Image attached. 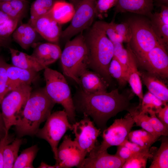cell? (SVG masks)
Listing matches in <instances>:
<instances>
[{
    "label": "cell",
    "instance_id": "obj_26",
    "mask_svg": "<svg viewBox=\"0 0 168 168\" xmlns=\"http://www.w3.org/2000/svg\"><path fill=\"white\" fill-rule=\"evenodd\" d=\"M22 142L21 138L17 137L5 147L3 153V168H13Z\"/></svg>",
    "mask_w": 168,
    "mask_h": 168
},
{
    "label": "cell",
    "instance_id": "obj_10",
    "mask_svg": "<svg viewBox=\"0 0 168 168\" xmlns=\"http://www.w3.org/2000/svg\"><path fill=\"white\" fill-rule=\"evenodd\" d=\"M96 6L94 0H81L75 8L70 24L61 33V36L69 39L89 27L96 13Z\"/></svg>",
    "mask_w": 168,
    "mask_h": 168
},
{
    "label": "cell",
    "instance_id": "obj_17",
    "mask_svg": "<svg viewBox=\"0 0 168 168\" xmlns=\"http://www.w3.org/2000/svg\"><path fill=\"white\" fill-rule=\"evenodd\" d=\"M79 79V87L85 92L95 93L107 91L109 84L93 71L86 70L80 74Z\"/></svg>",
    "mask_w": 168,
    "mask_h": 168
},
{
    "label": "cell",
    "instance_id": "obj_15",
    "mask_svg": "<svg viewBox=\"0 0 168 168\" xmlns=\"http://www.w3.org/2000/svg\"><path fill=\"white\" fill-rule=\"evenodd\" d=\"M44 39L51 43L57 42L61 36L59 24L48 13L28 22Z\"/></svg>",
    "mask_w": 168,
    "mask_h": 168
},
{
    "label": "cell",
    "instance_id": "obj_16",
    "mask_svg": "<svg viewBox=\"0 0 168 168\" xmlns=\"http://www.w3.org/2000/svg\"><path fill=\"white\" fill-rule=\"evenodd\" d=\"M6 72L9 92L22 85H30L36 79L37 72L8 64Z\"/></svg>",
    "mask_w": 168,
    "mask_h": 168
},
{
    "label": "cell",
    "instance_id": "obj_55",
    "mask_svg": "<svg viewBox=\"0 0 168 168\" xmlns=\"http://www.w3.org/2000/svg\"><path fill=\"white\" fill-rule=\"evenodd\" d=\"M4 138V137H3ZM3 138H1V137H0V140Z\"/></svg>",
    "mask_w": 168,
    "mask_h": 168
},
{
    "label": "cell",
    "instance_id": "obj_39",
    "mask_svg": "<svg viewBox=\"0 0 168 168\" xmlns=\"http://www.w3.org/2000/svg\"><path fill=\"white\" fill-rule=\"evenodd\" d=\"M109 39L113 43L124 42L123 38L118 34L113 25L112 21L110 23L99 21Z\"/></svg>",
    "mask_w": 168,
    "mask_h": 168
},
{
    "label": "cell",
    "instance_id": "obj_18",
    "mask_svg": "<svg viewBox=\"0 0 168 168\" xmlns=\"http://www.w3.org/2000/svg\"><path fill=\"white\" fill-rule=\"evenodd\" d=\"M115 14L130 12L150 17L153 9V0H116Z\"/></svg>",
    "mask_w": 168,
    "mask_h": 168
},
{
    "label": "cell",
    "instance_id": "obj_38",
    "mask_svg": "<svg viewBox=\"0 0 168 168\" xmlns=\"http://www.w3.org/2000/svg\"><path fill=\"white\" fill-rule=\"evenodd\" d=\"M20 20L17 18L10 17L0 24V37L7 39L16 29Z\"/></svg>",
    "mask_w": 168,
    "mask_h": 168
},
{
    "label": "cell",
    "instance_id": "obj_24",
    "mask_svg": "<svg viewBox=\"0 0 168 168\" xmlns=\"http://www.w3.org/2000/svg\"><path fill=\"white\" fill-rule=\"evenodd\" d=\"M142 81L149 91L163 102L168 101V89L159 77L148 72L141 73Z\"/></svg>",
    "mask_w": 168,
    "mask_h": 168
},
{
    "label": "cell",
    "instance_id": "obj_20",
    "mask_svg": "<svg viewBox=\"0 0 168 168\" xmlns=\"http://www.w3.org/2000/svg\"><path fill=\"white\" fill-rule=\"evenodd\" d=\"M62 51L59 46L51 43L39 44L31 55L46 67L60 58Z\"/></svg>",
    "mask_w": 168,
    "mask_h": 168
},
{
    "label": "cell",
    "instance_id": "obj_2",
    "mask_svg": "<svg viewBox=\"0 0 168 168\" xmlns=\"http://www.w3.org/2000/svg\"><path fill=\"white\" fill-rule=\"evenodd\" d=\"M55 104L47 94L44 87L32 91L20 120L14 126L17 137L35 135L40 124L51 114Z\"/></svg>",
    "mask_w": 168,
    "mask_h": 168
},
{
    "label": "cell",
    "instance_id": "obj_46",
    "mask_svg": "<svg viewBox=\"0 0 168 168\" xmlns=\"http://www.w3.org/2000/svg\"><path fill=\"white\" fill-rule=\"evenodd\" d=\"M0 10L10 17L21 19L18 17L8 1L0 2Z\"/></svg>",
    "mask_w": 168,
    "mask_h": 168
},
{
    "label": "cell",
    "instance_id": "obj_44",
    "mask_svg": "<svg viewBox=\"0 0 168 168\" xmlns=\"http://www.w3.org/2000/svg\"><path fill=\"white\" fill-rule=\"evenodd\" d=\"M138 154L139 153L134 152L125 146L121 145L118 146L117 152L115 154L125 161Z\"/></svg>",
    "mask_w": 168,
    "mask_h": 168
},
{
    "label": "cell",
    "instance_id": "obj_9",
    "mask_svg": "<svg viewBox=\"0 0 168 168\" xmlns=\"http://www.w3.org/2000/svg\"><path fill=\"white\" fill-rule=\"evenodd\" d=\"M134 124L129 113L124 118L115 119L111 125L103 131L102 141L100 145H96L92 151L101 152L111 146L121 145L128 139L129 133Z\"/></svg>",
    "mask_w": 168,
    "mask_h": 168
},
{
    "label": "cell",
    "instance_id": "obj_52",
    "mask_svg": "<svg viewBox=\"0 0 168 168\" xmlns=\"http://www.w3.org/2000/svg\"><path fill=\"white\" fill-rule=\"evenodd\" d=\"M75 8L81 0H69Z\"/></svg>",
    "mask_w": 168,
    "mask_h": 168
},
{
    "label": "cell",
    "instance_id": "obj_13",
    "mask_svg": "<svg viewBox=\"0 0 168 168\" xmlns=\"http://www.w3.org/2000/svg\"><path fill=\"white\" fill-rule=\"evenodd\" d=\"M86 155L83 152L70 136L65 135L58 148L56 168H77L82 163Z\"/></svg>",
    "mask_w": 168,
    "mask_h": 168
},
{
    "label": "cell",
    "instance_id": "obj_41",
    "mask_svg": "<svg viewBox=\"0 0 168 168\" xmlns=\"http://www.w3.org/2000/svg\"><path fill=\"white\" fill-rule=\"evenodd\" d=\"M17 16L21 19L23 17L27 10L28 2L26 0L8 1Z\"/></svg>",
    "mask_w": 168,
    "mask_h": 168
},
{
    "label": "cell",
    "instance_id": "obj_36",
    "mask_svg": "<svg viewBox=\"0 0 168 168\" xmlns=\"http://www.w3.org/2000/svg\"><path fill=\"white\" fill-rule=\"evenodd\" d=\"M150 115V122L155 132L160 136H167L168 127L166 126L157 117L155 111L152 110L147 111Z\"/></svg>",
    "mask_w": 168,
    "mask_h": 168
},
{
    "label": "cell",
    "instance_id": "obj_25",
    "mask_svg": "<svg viewBox=\"0 0 168 168\" xmlns=\"http://www.w3.org/2000/svg\"><path fill=\"white\" fill-rule=\"evenodd\" d=\"M75 11L74 6L63 1H55L48 13L59 24L71 20Z\"/></svg>",
    "mask_w": 168,
    "mask_h": 168
},
{
    "label": "cell",
    "instance_id": "obj_56",
    "mask_svg": "<svg viewBox=\"0 0 168 168\" xmlns=\"http://www.w3.org/2000/svg\"></svg>",
    "mask_w": 168,
    "mask_h": 168
},
{
    "label": "cell",
    "instance_id": "obj_11",
    "mask_svg": "<svg viewBox=\"0 0 168 168\" xmlns=\"http://www.w3.org/2000/svg\"><path fill=\"white\" fill-rule=\"evenodd\" d=\"M82 119L72 124L74 140L81 151L86 155L95 148L101 130L96 127L89 116L84 114Z\"/></svg>",
    "mask_w": 168,
    "mask_h": 168
},
{
    "label": "cell",
    "instance_id": "obj_35",
    "mask_svg": "<svg viewBox=\"0 0 168 168\" xmlns=\"http://www.w3.org/2000/svg\"><path fill=\"white\" fill-rule=\"evenodd\" d=\"M114 47V57L120 63L124 71L126 74L127 69L128 60V50L124 48L122 43H113Z\"/></svg>",
    "mask_w": 168,
    "mask_h": 168
},
{
    "label": "cell",
    "instance_id": "obj_1",
    "mask_svg": "<svg viewBox=\"0 0 168 168\" xmlns=\"http://www.w3.org/2000/svg\"><path fill=\"white\" fill-rule=\"evenodd\" d=\"M131 96L119 93L118 89L110 92L89 93L79 87L72 97L76 112L91 117L102 132L110 118L130 109Z\"/></svg>",
    "mask_w": 168,
    "mask_h": 168
},
{
    "label": "cell",
    "instance_id": "obj_50",
    "mask_svg": "<svg viewBox=\"0 0 168 168\" xmlns=\"http://www.w3.org/2000/svg\"><path fill=\"white\" fill-rule=\"evenodd\" d=\"M10 17L0 10V24L9 19Z\"/></svg>",
    "mask_w": 168,
    "mask_h": 168
},
{
    "label": "cell",
    "instance_id": "obj_43",
    "mask_svg": "<svg viewBox=\"0 0 168 168\" xmlns=\"http://www.w3.org/2000/svg\"><path fill=\"white\" fill-rule=\"evenodd\" d=\"M15 138L14 134L8 133L0 140V168H3V153L5 147Z\"/></svg>",
    "mask_w": 168,
    "mask_h": 168
},
{
    "label": "cell",
    "instance_id": "obj_37",
    "mask_svg": "<svg viewBox=\"0 0 168 168\" xmlns=\"http://www.w3.org/2000/svg\"><path fill=\"white\" fill-rule=\"evenodd\" d=\"M150 158L147 155L138 154L126 161L122 168H146L148 159Z\"/></svg>",
    "mask_w": 168,
    "mask_h": 168
},
{
    "label": "cell",
    "instance_id": "obj_8",
    "mask_svg": "<svg viewBox=\"0 0 168 168\" xmlns=\"http://www.w3.org/2000/svg\"><path fill=\"white\" fill-rule=\"evenodd\" d=\"M46 121L44 126L39 129L35 135L49 144L56 160L58 143L68 130H72V124L64 110L51 114Z\"/></svg>",
    "mask_w": 168,
    "mask_h": 168
},
{
    "label": "cell",
    "instance_id": "obj_19",
    "mask_svg": "<svg viewBox=\"0 0 168 168\" xmlns=\"http://www.w3.org/2000/svg\"><path fill=\"white\" fill-rule=\"evenodd\" d=\"M160 6V12L152 14L150 22L159 40L166 46L168 44V6Z\"/></svg>",
    "mask_w": 168,
    "mask_h": 168
},
{
    "label": "cell",
    "instance_id": "obj_42",
    "mask_svg": "<svg viewBox=\"0 0 168 168\" xmlns=\"http://www.w3.org/2000/svg\"><path fill=\"white\" fill-rule=\"evenodd\" d=\"M121 145L125 146L134 152L145 154L148 156L150 158L153 157V154L150 152L149 149L143 147L129 141L128 139L126 140Z\"/></svg>",
    "mask_w": 168,
    "mask_h": 168
},
{
    "label": "cell",
    "instance_id": "obj_31",
    "mask_svg": "<svg viewBox=\"0 0 168 168\" xmlns=\"http://www.w3.org/2000/svg\"><path fill=\"white\" fill-rule=\"evenodd\" d=\"M55 2L54 0H35L31 6L30 20L35 19L48 13Z\"/></svg>",
    "mask_w": 168,
    "mask_h": 168
},
{
    "label": "cell",
    "instance_id": "obj_14",
    "mask_svg": "<svg viewBox=\"0 0 168 168\" xmlns=\"http://www.w3.org/2000/svg\"><path fill=\"white\" fill-rule=\"evenodd\" d=\"M79 168H121L125 161L115 154H109L107 150L101 152L91 151Z\"/></svg>",
    "mask_w": 168,
    "mask_h": 168
},
{
    "label": "cell",
    "instance_id": "obj_48",
    "mask_svg": "<svg viewBox=\"0 0 168 168\" xmlns=\"http://www.w3.org/2000/svg\"><path fill=\"white\" fill-rule=\"evenodd\" d=\"M6 132L5 126L1 112H0V137L2 138L4 137Z\"/></svg>",
    "mask_w": 168,
    "mask_h": 168
},
{
    "label": "cell",
    "instance_id": "obj_29",
    "mask_svg": "<svg viewBox=\"0 0 168 168\" xmlns=\"http://www.w3.org/2000/svg\"><path fill=\"white\" fill-rule=\"evenodd\" d=\"M128 111L133 119L136 126L141 127L150 133L158 138L160 137L153 129L150 122V116L148 113L140 110L139 105L134 108H131Z\"/></svg>",
    "mask_w": 168,
    "mask_h": 168
},
{
    "label": "cell",
    "instance_id": "obj_32",
    "mask_svg": "<svg viewBox=\"0 0 168 168\" xmlns=\"http://www.w3.org/2000/svg\"><path fill=\"white\" fill-rule=\"evenodd\" d=\"M139 105L141 110L145 112L150 110L155 111L167 104L158 98L149 91L144 96Z\"/></svg>",
    "mask_w": 168,
    "mask_h": 168
},
{
    "label": "cell",
    "instance_id": "obj_47",
    "mask_svg": "<svg viewBox=\"0 0 168 168\" xmlns=\"http://www.w3.org/2000/svg\"><path fill=\"white\" fill-rule=\"evenodd\" d=\"M155 112L157 118L168 127V105L167 104Z\"/></svg>",
    "mask_w": 168,
    "mask_h": 168
},
{
    "label": "cell",
    "instance_id": "obj_40",
    "mask_svg": "<svg viewBox=\"0 0 168 168\" xmlns=\"http://www.w3.org/2000/svg\"><path fill=\"white\" fill-rule=\"evenodd\" d=\"M114 29L119 35L124 39V42L128 43L131 37V31L128 22L120 24H116L112 21Z\"/></svg>",
    "mask_w": 168,
    "mask_h": 168
},
{
    "label": "cell",
    "instance_id": "obj_30",
    "mask_svg": "<svg viewBox=\"0 0 168 168\" xmlns=\"http://www.w3.org/2000/svg\"><path fill=\"white\" fill-rule=\"evenodd\" d=\"M161 146L154 155L149 168H168V140L164 136Z\"/></svg>",
    "mask_w": 168,
    "mask_h": 168
},
{
    "label": "cell",
    "instance_id": "obj_4",
    "mask_svg": "<svg viewBox=\"0 0 168 168\" xmlns=\"http://www.w3.org/2000/svg\"><path fill=\"white\" fill-rule=\"evenodd\" d=\"M60 58L63 74L79 85V77L88 69L89 63L88 49L81 33L66 43Z\"/></svg>",
    "mask_w": 168,
    "mask_h": 168
},
{
    "label": "cell",
    "instance_id": "obj_27",
    "mask_svg": "<svg viewBox=\"0 0 168 168\" xmlns=\"http://www.w3.org/2000/svg\"><path fill=\"white\" fill-rule=\"evenodd\" d=\"M158 139L151 133L143 128L130 132L128 135V139L130 141L149 149Z\"/></svg>",
    "mask_w": 168,
    "mask_h": 168
},
{
    "label": "cell",
    "instance_id": "obj_3",
    "mask_svg": "<svg viewBox=\"0 0 168 168\" xmlns=\"http://www.w3.org/2000/svg\"><path fill=\"white\" fill-rule=\"evenodd\" d=\"M86 40L89 53L88 68L100 75L109 84L112 77L109 68L114 56V45L99 21L93 25Z\"/></svg>",
    "mask_w": 168,
    "mask_h": 168
},
{
    "label": "cell",
    "instance_id": "obj_21",
    "mask_svg": "<svg viewBox=\"0 0 168 168\" xmlns=\"http://www.w3.org/2000/svg\"><path fill=\"white\" fill-rule=\"evenodd\" d=\"M127 49L128 60L126 73L127 81L130 84L133 92L142 100L143 95L140 78L141 73L138 70L137 60L128 44Z\"/></svg>",
    "mask_w": 168,
    "mask_h": 168
},
{
    "label": "cell",
    "instance_id": "obj_6",
    "mask_svg": "<svg viewBox=\"0 0 168 168\" xmlns=\"http://www.w3.org/2000/svg\"><path fill=\"white\" fill-rule=\"evenodd\" d=\"M128 22L132 34L128 44L137 60L142 58L158 44H163L155 34L150 21L137 18L129 20Z\"/></svg>",
    "mask_w": 168,
    "mask_h": 168
},
{
    "label": "cell",
    "instance_id": "obj_54",
    "mask_svg": "<svg viewBox=\"0 0 168 168\" xmlns=\"http://www.w3.org/2000/svg\"><path fill=\"white\" fill-rule=\"evenodd\" d=\"M10 0H0V2L4 1H10Z\"/></svg>",
    "mask_w": 168,
    "mask_h": 168
},
{
    "label": "cell",
    "instance_id": "obj_22",
    "mask_svg": "<svg viewBox=\"0 0 168 168\" xmlns=\"http://www.w3.org/2000/svg\"><path fill=\"white\" fill-rule=\"evenodd\" d=\"M12 65L24 69L38 72L47 67L32 56L17 50L9 48Z\"/></svg>",
    "mask_w": 168,
    "mask_h": 168
},
{
    "label": "cell",
    "instance_id": "obj_5",
    "mask_svg": "<svg viewBox=\"0 0 168 168\" xmlns=\"http://www.w3.org/2000/svg\"><path fill=\"white\" fill-rule=\"evenodd\" d=\"M44 76L48 95L56 104L61 105L67 114L69 122H75L76 112L68 84L64 76L58 71L48 67L45 68Z\"/></svg>",
    "mask_w": 168,
    "mask_h": 168
},
{
    "label": "cell",
    "instance_id": "obj_45",
    "mask_svg": "<svg viewBox=\"0 0 168 168\" xmlns=\"http://www.w3.org/2000/svg\"><path fill=\"white\" fill-rule=\"evenodd\" d=\"M116 2V0H98L96 6V10L100 13L106 12L115 5Z\"/></svg>",
    "mask_w": 168,
    "mask_h": 168
},
{
    "label": "cell",
    "instance_id": "obj_33",
    "mask_svg": "<svg viewBox=\"0 0 168 168\" xmlns=\"http://www.w3.org/2000/svg\"><path fill=\"white\" fill-rule=\"evenodd\" d=\"M109 72L112 77L116 79L120 86H124L127 83L125 72L121 64L114 57L109 65Z\"/></svg>",
    "mask_w": 168,
    "mask_h": 168
},
{
    "label": "cell",
    "instance_id": "obj_28",
    "mask_svg": "<svg viewBox=\"0 0 168 168\" xmlns=\"http://www.w3.org/2000/svg\"><path fill=\"white\" fill-rule=\"evenodd\" d=\"M39 148L37 144L23 150L18 156L13 165V168H33V161Z\"/></svg>",
    "mask_w": 168,
    "mask_h": 168
},
{
    "label": "cell",
    "instance_id": "obj_49",
    "mask_svg": "<svg viewBox=\"0 0 168 168\" xmlns=\"http://www.w3.org/2000/svg\"><path fill=\"white\" fill-rule=\"evenodd\" d=\"M10 41L9 39H5L0 37V47H8L10 44Z\"/></svg>",
    "mask_w": 168,
    "mask_h": 168
},
{
    "label": "cell",
    "instance_id": "obj_51",
    "mask_svg": "<svg viewBox=\"0 0 168 168\" xmlns=\"http://www.w3.org/2000/svg\"><path fill=\"white\" fill-rule=\"evenodd\" d=\"M39 168H56L55 166H51L44 162H41L40 166L38 167Z\"/></svg>",
    "mask_w": 168,
    "mask_h": 168
},
{
    "label": "cell",
    "instance_id": "obj_23",
    "mask_svg": "<svg viewBox=\"0 0 168 168\" xmlns=\"http://www.w3.org/2000/svg\"><path fill=\"white\" fill-rule=\"evenodd\" d=\"M39 34L29 23L21 24L12 34L14 40L22 48L27 50L35 42Z\"/></svg>",
    "mask_w": 168,
    "mask_h": 168
},
{
    "label": "cell",
    "instance_id": "obj_53",
    "mask_svg": "<svg viewBox=\"0 0 168 168\" xmlns=\"http://www.w3.org/2000/svg\"><path fill=\"white\" fill-rule=\"evenodd\" d=\"M156 1L159 3L160 5H164L168 6V0H156Z\"/></svg>",
    "mask_w": 168,
    "mask_h": 168
},
{
    "label": "cell",
    "instance_id": "obj_12",
    "mask_svg": "<svg viewBox=\"0 0 168 168\" xmlns=\"http://www.w3.org/2000/svg\"><path fill=\"white\" fill-rule=\"evenodd\" d=\"M166 46L160 44L137 60L148 72L158 77H168V56Z\"/></svg>",
    "mask_w": 168,
    "mask_h": 168
},
{
    "label": "cell",
    "instance_id": "obj_7",
    "mask_svg": "<svg viewBox=\"0 0 168 168\" xmlns=\"http://www.w3.org/2000/svg\"><path fill=\"white\" fill-rule=\"evenodd\" d=\"M32 92L30 85H22L10 91L2 100L0 105L6 135L11 127L20 120L26 103Z\"/></svg>",
    "mask_w": 168,
    "mask_h": 168
},
{
    "label": "cell",
    "instance_id": "obj_34",
    "mask_svg": "<svg viewBox=\"0 0 168 168\" xmlns=\"http://www.w3.org/2000/svg\"><path fill=\"white\" fill-rule=\"evenodd\" d=\"M8 64L4 58L0 56V107L2 100L9 92L6 72Z\"/></svg>",
    "mask_w": 168,
    "mask_h": 168
}]
</instances>
